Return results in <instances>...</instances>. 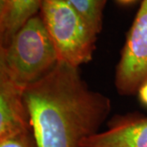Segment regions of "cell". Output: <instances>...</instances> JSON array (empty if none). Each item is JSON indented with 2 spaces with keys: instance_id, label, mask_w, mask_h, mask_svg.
Here are the masks:
<instances>
[{
  "instance_id": "obj_1",
  "label": "cell",
  "mask_w": 147,
  "mask_h": 147,
  "mask_svg": "<svg viewBox=\"0 0 147 147\" xmlns=\"http://www.w3.org/2000/svg\"><path fill=\"white\" fill-rule=\"evenodd\" d=\"M25 100L38 147H81L111 110L110 98L91 89L79 68L60 61L27 87Z\"/></svg>"
},
{
  "instance_id": "obj_2",
  "label": "cell",
  "mask_w": 147,
  "mask_h": 147,
  "mask_svg": "<svg viewBox=\"0 0 147 147\" xmlns=\"http://www.w3.org/2000/svg\"><path fill=\"white\" fill-rule=\"evenodd\" d=\"M59 62L40 14L31 17L0 47V71L27 88L49 73Z\"/></svg>"
},
{
  "instance_id": "obj_3",
  "label": "cell",
  "mask_w": 147,
  "mask_h": 147,
  "mask_svg": "<svg viewBox=\"0 0 147 147\" xmlns=\"http://www.w3.org/2000/svg\"><path fill=\"white\" fill-rule=\"evenodd\" d=\"M39 14L60 62L79 68L92 61L97 34L65 0H42Z\"/></svg>"
},
{
  "instance_id": "obj_4",
  "label": "cell",
  "mask_w": 147,
  "mask_h": 147,
  "mask_svg": "<svg viewBox=\"0 0 147 147\" xmlns=\"http://www.w3.org/2000/svg\"><path fill=\"white\" fill-rule=\"evenodd\" d=\"M147 81V0H142L127 32L115 74L119 94L131 96Z\"/></svg>"
},
{
  "instance_id": "obj_5",
  "label": "cell",
  "mask_w": 147,
  "mask_h": 147,
  "mask_svg": "<svg viewBox=\"0 0 147 147\" xmlns=\"http://www.w3.org/2000/svg\"><path fill=\"white\" fill-rule=\"evenodd\" d=\"M81 147H147V116L127 114L116 117L105 130L86 138Z\"/></svg>"
},
{
  "instance_id": "obj_6",
  "label": "cell",
  "mask_w": 147,
  "mask_h": 147,
  "mask_svg": "<svg viewBox=\"0 0 147 147\" xmlns=\"http://www.w3.org/2000/svg\"><path fill=\"white\" fill-rule=\"evenodd\" d=\"M26 88L0 71V138L32 130Z\"/></svg>"
},
{
  "instance_id": "obj_7",
  "label": "cell",
  "mask_w": 147,
  "mask_h": 147,
  "mask_svg": "<svg viewBox=\"0 0 147 147\" xmlns=\"http://www.w3.org/2000/svg\"><path fill=\"white\" fill-rule=\"evenodd\" d=\"M41 3L42 0H6L0 7V47L7 45L25 23L39 13Z\"/></svg>"
},
{
  "instance_id": "obj_8",
  "label": "cell",
  "mask_w": 147,
  "mask_h": 147,
  "mask_svg": "<svg viewBox=\"0 0 147 147\" xmlns=\"http://www.w3.org/2000/svg\"><path fill=\"white\" fill-rule=\"evenodd\" d=\"M76 11L90 29L99 34L103 26V15L107 0H65Z\"/></svg>"
},
{
  "instance_id": "obj_9",
  "label": "cell",
  "mask_w": 147,
  "mask_h": 147,
  "mask_svg": "<svg viewBox=\"0 0 147 147\" xmlns=\"http://www.w3.org/2000/svg\"><path fill=\"white\" fill-rule=\"evenodd\" d=\"M0 147H38L32 130L0 138Z\"/></svg>"
},
{
  "instance_id": "obj_10",
  "label": "cell",
  "mask_w": 147,
  "mask_h": 147,
  "mask_svg": "<svg viewBox=\"0 0 147 147\" xmlns=\"http://www.w3.org/2000/svg\"><path fill=\"white\" fill-rule=\"evenodd\" d=\"M138 98L142 105L147 107V81L142 84L137 91Z\"/></svg>"
},
{
  "instance_id": "obj_11",
  "label": "cell",
  "mask_w": 147,
  "mask_h": 147,
  "mask_svg": "<svg viewBox=\"0 0 147 147\" xmlns=\"http://www.w3.org/2000/svg\"><path fill=\"white\" fill-rule=\"evenodd\" d=\"M117 2H119L121 4H123V5H127V4H130L131 3L135 2L136 0H116Z\"/></svg>"
}]
</instances>
